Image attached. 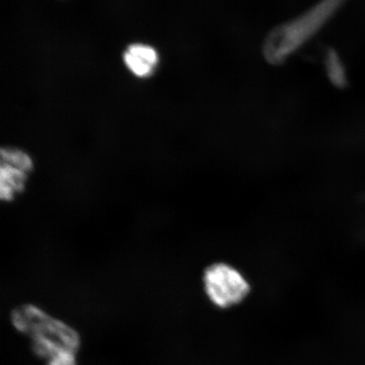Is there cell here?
Returning <instances> with one entry per match:
<instances>
[{
    "mask_svg": "<svg viewBox=\"0 0 365 365\" xmlns=\"http://www.w3.org/2000/svg\"><path fill=\"white\" fill-rule=\"evenodd\" d=\"M1 157L4 162L26 173L33 168V162L29 155L21 150L2 148Z\"/></svg>",
    "mask_w": 365,
    "mask_h": 365,
    "instance_id": "cell-6",
    "label": "cell"
},
{
    "mask_svg": "<svg viewBox=\"0 0 365 365\" xmlns=\"http://www.w3.org/2000/svg\"><path fill=\"white\" fill-rule=\"evenodd\" d=\"M47 365H76V352L63 350L48 359Z\"/></svg>",
    "mask_w": 365,
    "mask_h": 365,
    "instance_id": "cell-9",
    "label": "cell"
},
{
    "mask_svg": "<svg viewBox=\"0 0 365 365\" xmlns=\"http://www.w3.org/2000/svg\"><path fill=\"white\" fill-rule=\"evenodd\" d=\"M124 59L128 67L137 76H148L153 71V66H150V63L145 62L143 59L136 57L130 52L125 53Z\"/></svg>",
    "mask_w": 365,
    "mask_h": 365,
    "instance_id": "cell-8",
    "label": "cell"
},
{
    "mask_svg": "<svg viewBox=\"0 0 365 365\" xmlns=\"http://www.w3.org/2000/svg\"><path fill=\"white\" fill-rule=\"evenodd\" d=\"M0 179V196L3 200L11 202L16 194L24 190L26 173L11 164L2 162Z\"/></svg>",
    "mask_w": 365,
    "mask_h": 365,
    "instance_id": "cell-4",
    "label": "cell"
},
{
    "mask_svg": "<svg viewBox=\"0 0 365 365\" xmlns=\"http://www.w3.org/2000/svg\"><path fill=\"white\" fill-rule=\"evenodd\" d=\"M11 318L18 331L31 336V348L39 358L48 360L63 350L76 353L80 348L81 337L74 328L35 305L14 309Z\"/></svg>",
    "mask_w": 365,
    "mask_h": 365,
    "instance_id": "cell-1",
    "label": "cell"
},
{
    "mask_svg": "<svg viewBox=\"0 0 365 365\" xmlns=\"http://www.w3.org/2000/svg\"><path fill=\"white\" fill-rule=\"evenodd\" d=\"M325 65L328 78H329L331 83L336 88H344L346 85L345 68L335 50H328Z\"/></svg>",
    "mask_w": 365,
    "mask_h": 365,
    "instance_id": "cell-5",
    "label": "cell"
},
{
    "mask_svg": "<svg viewBox=\"0 0 365 365\" xmlns=\"http://www.w3.org/2000/svg\"><path fill=\"white\" fill-rule=\"evenodd\" d=\"M203 284L209 300L220 309L240 304L250 291L243 274L226 263L213 264L205 269Z\"/></svg>",
    "mask_w": 365,
    "mask_h": 365,
    "instance_id": "cell-3",
    "label": "cell"
},
{
    "mask_svg": "<svg viewBox=\"0 0 365 365\" xmlns=\"http://www.w3.org/2000/svg\"><path fill=\"white\" fill-rule=\"evenodd\" d=\"M340 0H327L274 29L264 39L263 53L272 65H280L313 38L339 10Z\"/></svg>",
    "mask_w": 365,
    "mask_h": 365,
    "instance_id": "cell-2",
    "label": "cell"
},
{
    "mask_svg": "<svg viewBox=\"0 0 365 365\" xmlns=\"http://www.w3.org/2000/svg\"><path fill=\"white\" fill-rule=\"evenodd\" d=\"M128 52L134 54L145 62L150 63V66L156 65L158 62V53L156 50L150 47V46L143 44H131L128 48Z\"/></svg>",
    "mask_w": 365,
    "mask_h": 365,
    "instance_id": "cell-7",
    "label": "cell"
}]
</instances>
